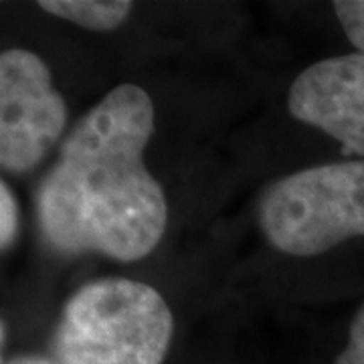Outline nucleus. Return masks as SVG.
Returning <instances> with one entry per match:
<instances>
[{
  "instance_id": "nucleus-1",
  "label": "nucleus",
  "mask_w": 364,
  "mask_h": 364,
  "mask_svg": "<svg viewBox=\"0 0 364 364\" xmlns=\"http://www.w3.org/2000/svg\"><path fill=\"white\" fill-rule=\"evenodd\" d=\"M152 134L154 104L132 83L114 87L79 119L37 191V221L49 247L124 263L158 247L168 203L144 162Z\"/></svg>"
},
{
  "instance_id": "nucleus-2",
  "label": "nucleus",
  "mask_w": 364,
  "mask_h": 364,
  "mask_svg": "<svg viewBox=\"0 0 364 364\" xmlns=\"http://www.w3.org/2000/svg\"><path fill=\"white\" fill-rule=\"evenodd\" d=\"M174 318L152 286L102 277L67 299L53 336L55 364H162Z\"/></svg>"
},
{
  "instance_id": "nucleus-3",
  "label": "nucleus",
  "mask_w": 364,
  "mask_h": 364,
  "mask_svg": "<svg viewBox=\"0 0 364 364\" xmlns=\"http://www.w3.org/2000/svg\"><path fill=\"white\" fill-rule=\"evenodd\" d=\"M259 227L291 257H316L364 237V160L312 166L273 182L259 203Z\"/></svg>"
},
{
  "instance_id": "nucleus-4",
  "label": "nucleus",
  "mask_w": 364,
  "mask_h": 364,
  "mask_svg": "<svg viewBox=\"0 0 364 364\" xmlns=\"http://www.w3.org/2000/svg\"><path fill=\"white\" fill-rule=\"evenodd\" d=\"M67 104L53 87L51 69L35 53L9 49L0 55V164L25 174L59 142Z\"/></svg>"
},
{
  "instance_id": "nucleus-5",
  "label": "nucleus",
  "mask_w": 364,
  "mask_h": 364,
  "mask_svg": "<svg viewBox=\"0 0 364 364\" xmlns=\"http://www.w3.org/2000/svg\"><path fill=\"white\" fill-rule=\"evenodd\" d=\"M287 109L342 144L346 154L364 156V53L328 57L304 69L289 85Z\"/></svg>"
},
{
  "instance_id": "nucleus-6",
  "label": "nucleus",
  "mask_w": 364,
  "mask_h": 364,
  "mask_svg": "<svg viewBox=\"0 0 364 364\" xmlns=\"http://www.w3.org/2000/svg\"><path fill=\"white\" fill-rule=\"evenodd\" d=\"M39 9L81 28L95 31V33H109L128 21L134 2H128V0H114V2L109 0H41Z\"/></svg>"
},
{
  "instance_id": "nucleus-7",
  "label": "nucleus",
  "mask_w": 364,
  "mask_h": 364,
  "mask_svg": "<svg viewBox=\"0 0 364 364\" xmlns=\"http://www.w3.org/2000/svg\"><path fill=\"white\" fill-rule=\"evenodd\" d=\"M334 13L348 41L364 53V0H336Z\"/></svg>"
},
{
  "instance_id": "nucleus-8",
  "label": "nucleus",
  "mask_w": 364,
  "mask_h": 364,
  "mask_svg": "<svg viewBox=\"0 0 364 364\" xmlns=\"http://www.w3.org/2000/svg\"><path fill=\"white\" fill-rule=\"evenodd\" d=\"M18 233V205L14 198L13 191L6 182L0 184V243L2 249L13 245Z\"/></svg>"
},
{
  "instance_id": "nucleus-9",
  "label": "nucleus",
  "mask_w": 364,
  "mask_h": 364,
  "mask_svg": "<svg viewBox=\"0 0 364 364\" xmlns=\"http://www.w3.org/2000/svg\"><path fill=\"white\" fill-rule=\"evenodd\" d=\"M334 364H364V304L352 318L346 348L336 356Z\"/></svg>"
},
{
  "instance_id": "nucleus-10",
  "label": "nucleus",
  "mask_w": 364,
  "mask_h": 364,
  "mask_svg": "<svg viewBox=\"0 0 364 364\" xmlns=\"http://www.w3.org/2000/svg\"><path fill=\"white\" fill-rule=\"evenodd\" d=\"M4 364H55L49 358H43V356H33V354H26V356H16L13 360Z\"/></svg>"
},
{
  "instance_id": "nucleus-11",
  "label": "nucleus",
  "mask_w": 364,
  "mask_h": 364,
  "mask_svg": "<svg viewBox=\"0 0 364 364\" xmlns=\"http://www.w3.org/2000/svg\"><path fill=\"white\" fill-rule=\"evenodd\" d=\"M4 340H6V324L2 322V344H4Z\"/></svg>"
}]
</instances>
